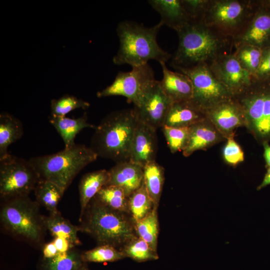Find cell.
Returning <instances> with one entry per match:
<instances>
[{
	"mask_svg": "<svg viewBox=\"0 0 270 270\" xmlns=\"http://www.w3.org/2000/svg\"><path fill=\"white\" fill-rule=\"evenodd\" d=\"M176 32L178 45L171 60L176 70L202 64L209 65L226 54L229 46V36L202 22H190Z\"/></svg>",
	"mask_w": 270,
	"mask_h": 270,
	"instance_id": "1",
	"label": "cell"
},
{
	"mask_svg": "<svg viewBox=\"0 0 270 270\" xmlns=\"http://www.w3.org/2000/svg\"><path fill=\"white\" fill-rule=\"evenodd\" d=\"M164 25L160 21L152 27L128 20L120 22L116 32L120 47L112 58L116 65L128 64L132 68L148 64L150 60L166 62L171 55L156 40L157 34Z\"/></svg>",
	"mask_w": 270,
	"mask_h": 270,
	"instance_id": "2",
	"label": "cell"
},
{
	"mask_svg": "<svg viewBox=\"0 0 270 270\" xmlns=\"http://www.w3.org/2000/svg\"><path fill=\"white\" fill-rule=\"evenodd\" d=\"M138 122L134 108L112 112L96 126L90 148L98 156L116 163L129 160Z\"/></svg>",
	"mask_w": 270,
	"mask_h": 270,
	"instance_id": "3",
	"label": "cell"
},
{
	"mask_svg": "<svg viewBox=\"0 0 270 270\" xmlns=\"http://www.w3.org/2000/svg\"><path fill=\"white\" fill-rule=\"evenodd\" d=\"M80 231L90 235L98 245L108 244L119 250L138 236L134 222L128 213L112 210L92 198L80 220Z\"/></svg>",
	"mask_w": 270,
	"mask_h": 270,
	"instance_id": "4",
	"label": "cell"
},
{
	"mask_svg": "<svg viewBox=\"0 0 270 270\" xmlns=\"http://www.w3.org/2000/svg\"><path fill=\"white\" fill-rule=\"evenodd\" d=\"M98 157L90 147L76 144L56 153L33 157L28 160L40 180L52 182L66 190L80 170Z\"/></svg>",
	"mask_w": 270,
	"mask_h": 270,
	"instance_id": "5",
	"label": "cell"
},
{
	"mask_svg": "<svg viewBox=\"0 0 270 270\" xmlns=\"http://www.w3.org/2000/svg\"><path fill=\"white\" fill-rule=\"evenodd\" d=\"M38 206L28 196L6 199L0 212L2 226L14 236L32 242H40L46 228Z\"/></svg>",
	"mask_w": 270,
	"mask_h": 270,
	"instance_id": "6",
	"label": "cell"
},
{
	"mask_svg": "<svg viewBox=\"0 0 270 270\" xmlns=\"http://www.w3.org/2000/svg\"><path fill=\"white\" fill-rule=\"evenodd\" d=\"M250 11L248 1H208L201 22L234 38L248 23Z\"/></svg>",
	"mask_w": 270,
	"mask_h": 270,
	"instance_id": "7",
	"label": "cell"
},
{
	"mask_svg": "<svg viewBox=\"0 0 270 270\" xmlns=\"http://www.w3.org/2000/svg\"><path fill=\"white\" fill-rule=\"evenodd\" d=\"M154 72L148 64L119 72L111 84L98 92V98L120 96L134 107L139 106L156 84Z\"/></svg>",
	"mask_w": 270,
	"mask_h": 270,
	"instance_id": "8",
	"label": "cell"
},
{
	"mask_svg": "<svg viewBox=\"0 0 270 270\" xmlns=\"http://www.w3.org/2000/svg\"><path fill=\"white\" fill-rule=\"evenodd\" d=\"M40 180L28 160L10 154L0 159V195L2 198L28 196Z\"/></svg>",
	"mask_w": 270,
	"mask_h": 270,
	"instance_id": "9",
	"label": "cell"
},
{
	"mask_svg": "<svg viewBox=\"0 0 270 270\" xmlns=\"http://www.w3.org/2000/svg\"><path fill=\"white\" fill-rule=\"evenodd\" d=\"M233 98L240 106L248 128L260 138H270V88H257L252 82Z\"/></svg>",
	"mask_w": 270,
	"mask_h": 270,
	"instance_id": "10",
	"label": "cell"
},
{
	"mask_svg": "<svg viewBox=\"0 0 270 270\" xmlns=\"http://www.w3.org/2000/svg\"><path fill=\"white\" fill-rule=\"evenodd\" d=\"M176 70L187 76L193 86L192 100L204 111L232 98L227 88L216 78L206 64Z\"/></svg>",
	"mask_w": 270,
	"mask_h": 270,
	"instance_id": "11",
	"label": "cell"
},
{
	"mask_svg": "<svg viewBox=\"0 0 270 270\" xmlns=\"http://www.w3.org/2000/svg\"><path fill=\"white\" fill-rule=\"evenodd\" d=\"M208 66L232 97L244 90L256 79L242 66L234 54H224Z\"/></svg>",
	"mask_w": 270,
	"mask_h": 270,
	"instance_id": "12",
	"label": "cell"
},
{
	"mask_svg": "<svg viewBox=\"0 0 270 270\" xmlns=\"http://www.w3.org/2000/svg\"><path fill=\"white\" fill-rule=\"evenodd\" d=\"M172 102L157 80L141 104L134 108L140 121L156 130L164 126Z\"/></svg>",
	"mask_w": 270,
	"mask_h": 270,
	"instance_id": "13",
	"label": "cell"
},
{
	"mask_svg": "<svg viewBox=\"0 0 270 270\" xmlns=\"http://www.w3.org/2000/svg\"><path fill=\"white\" fill-rule=\"evenodd\" d=\"M206 116L224 136L232 137L236 128L244 123L242 110L232 98L205 110Z\"/></svg>",
	"mask_w": 270,
	"mask_h": 270,
	"instance_id": "14",
	"label": "cell"
},
{
	"mask_svg": "<svg viewBox=\"0 0 270 270\" xmlns=\"http://www.w3.org/2000/svg\"><path fill=\"white\" fill-rule=\"evenodd\" d=\"M157 150L156 130L138 120L132 138L129 160L144 166L156 160Z\"/></svg>",
	"mask_w": 270,
	"mask_h": 270,
	"instance_id": "15",
	"label": "cell"
},
{
	"mask_svg": "<svg viewBox=\"0 0 270 270\" xmlns=\"http://www.w3.org/2000/svg\"><path fill=\"white\" fill-rule=\"evenodd\" d=\"M108 172V184L122 188L128 197L143 182L144 166L130 160L116 162Z\"/></svg>",
	"mask_w": 270,
	"mask_h": 270,
	"instance_id": "16",
	"label": "cell"
},
{
	"mask_svg": "<svg viewBox=\"0 0 270 270\" xmlns=\"http://www.w3.org/2000/svg\"><path fill=\"white\" fill-rule=\"evenodd\" d=\"M160 64L162 70V78L160 83L167 96L173 102L192 100L193 86L189 78L179 72L170 70L164 62Z\"/></svg>",
	"mask_w": 270,
	"mask_h": 270,
	"instance_id": "17",
	"label": "cell"
},
{
	"mask_svg": "<svg viewBox=\"0 0 270 270\" xmlns=\"http://www.w3.org/2000/svg\"><path fill=\"white\" fill-rule=\"evenodd\" d=\"M270 36V14L259 12L234 38V42L236 48L241 45L250 44L261 48Z\"/></svg>",
	"mask_w": 270,
	"mask_h": 270,
	"instance_id": "18",
	"label": "cell"
},
{
	"mask_svg": "<svg viewBox=\"0 0 270 270\" xmlns=\"http://www.w3.org/2000/svg\"><path fill=\"white\" fill-rule=\"evenodd\" d=\"M206 118V112L192 100L172 104L164 124L170 126H190Z\"/></svg>",
	"mask_w": 270,
	"mask_h": 270,
	"instance_id": "19",
	"label": "cell"
},
{
	"mask_svg": "<svg viewBox=\"0 0 270 270\" xmlns=\"http://www.w3.org/2000/svg\"><path fill=\"white\" fill-rule=\"evenodd\" d=\"M148 2L160 14V22L176 32L190 22L182 0H150Z\"/></svg>",
	"mask_w": 270,
	"mask_h": 270,
	"instance_id": "20",
	"label": "cell"
},
{
	"mask_svg": "<svg viewBox=\"0 0 270 270\" xmlns=\"http://www.w3.org/2000/svg\"><path fill=\"white\" fill-rule=\"evenodd\" d=\"M110 173L106 170H100L84 174L82 178L79 186L80 213L79 220L92 198L104 186L108 184Z\"/></svg>",
	"mask_w": 270,
	"mask_h": 270,
	"instance_id": "21",
	"label": "cell"
},
{
	"mask_svg": "<svg viewBox=\"0 0 270 270\" xmlns=\"http://www.w3.org/2000/svg\"><path fill=\"white\" fill-rule=\"evenodd\" d=\"M219 135L216 129L206 124V120L191 126L186 146L182 150L185 156H188L199 150H204L216 143Z\"/></svg>",
	"mask_w": 270,
	"mask_h": 270,
	"instance_id": "22",
	"label": "cell"
},
{
	"mask_svg": "<svg viewBox=\"0 0 270 270\" xmlns=\"http://www.w3.org/2000/svg\"><path fill=\"white\" fill-rule=\"evenodd\" d=\"M50 122L61 136L65 148H71L76 144V136L83 129L96 128L88 122L86 113L77 118L51 116Z\"/></svg>",
	"mask_w": 270,
	"mask_h": 270,
	"instance_id": "23",
	"label": "cell"
},
{
	"mask_svg": "<svg viewBox=\"0 0 270 270\" xmlns=\"http://www.w3.org/2000/svg\"><path fill=\"white\" fill-rule=\"evenodd\" d=\"M24 128L21 121L7 112L0 114V159L9 154L8 148L22 138Z\"/></svg>",
	"mask_w": 270,
	"mask_h": 270,
	"instance_id": "24",
	"label": "cell"
},
{
	"mask_svg": "<svg viewBox=\"0 0 270 270\" xmlns=\"http://www.w3.org/2000/svg\"><path fill=\"white\" fill-rule=\"evenodd\" d=\"M164 182V170L156 160L144 166L143 182L154 207L158 208Z\"/></svg>",
	"mask_w": 270,
	"mask_h": 270,
	"instance_id": "25",
	"label": "cell"
},
{
	"mask_svg": "<svg viewBox=\"0 0 270 270\" xmlns=\"http://www.w3.org/2000/svg\"><path fill=\"white\" fill-rule=\"evenodd\" d=\"M86 264L82 259V252L73 248L52 258H42L40 270H82Z\"/></svg>",
	"mask_w": 270,
	"mask_h": 270,
	"instance_id": "26",
	"label": "cell"
},
{
	"mask_svg": "<svg viewBox=\"0 0 270 270\" xmlns=\"http://www.w3.org/2000/svg\"><path fill=\"white\" fill-rule=\"evenodd\" d=\"M44 221L46 229L54 238H65L74 246L81 244L78 235V232L80 231V226L73 225L59 212L44 217Z\"/></svg>",
	"mask_w": 270,
	"mask_h": 270,
	"instance_id": "27",
	"label": "cell"
},
{
	"mask_svg": "<svg viewBox=\"0 0 270 270\" xmlns=\"http://www.w3.org/2000/svg\"><path fill=\"white\" fill-rule=\"evenodd\" d=\"M36 201L54 214L58 212L57 207L64 190L47 180H40L34 190Z\"/></svg>",
	"mask_w": 270,
	"mask_h": 270,
	"instance_id": "28",
	"label": "cell"
},
{
	"mask_svg": "<svg viewBox=\"0 0 270 270\" xmlns=\"http://www.w3.org/2000/svg\"><path fill=\"white\" fill-rule=\"evenodd\" d=\"M93 198L110 208L130 214L128 197L124 190L118 186H105Z\"/></svg>",
	"mask_w": 270,
	"mask_h": 270,
	"instance_id": "29",
	"label": "cell"
},
{
	"mask_svg": "<svg viewBox=\"0 0 270 270\" xmlns=\"http://www.w3.org/2000/svg\"><path fill=\"white\" fill-rule=\"evenodd\" d=\"M158 208L154 207L145 217L134 222L136 235L147 242L156 251L159 234Z\"/></svg>",
	"mask_w": 270,
	"mask_h": 270,
	"instance_id": "30",
	"label": "cell"
},
{
	"mask_svg": "<svg viewBox=\"0 0 270 270\" xmlns=\"http://www.w3.org/2000/svg\"><path fill=\"white\" fill-rule=\"evenodd\" d=\"M120 250L126 258H129L138 262L159 258L158 251L154 250L147 242L138 236H136L128 241Z\"/></svg>",
	"mask_w": 270,
	"mask_h": 270,
	"instance_id": "31",
	"label": "cell"
},
{
	"mask_svg": "<svg viewBox=\"0 0 270 270\" xmlns=\"http://www.w3.org/2000/svg\"><path fill=\"white\" fill-rule=\"evenodd\" d=\"M128 204L130 214L134 222L144 218L152 210L154 204L144 182L128 196Z\"/></svg>",
	"mask_w": 270,
	"mask_h": 270,
	"instance_id": "32",
	"label": "cell"
},
{
	"mask_svg": "<svg viewBox=\"0 0 270 270\" xmlns=\"http://www.w3.org/2000/svg\"><path fill=\"white\" fill-rule=\"evenodd\" d=\"M82 258L86 262H114L126 258L120 250L108 244H100L82 252Z\"/></svg>",
	"mask_w": 270,
	"mask_h": 270,
	"instance_id": "33",
	"label": "cell"
},
{
	"mask_svg": "<svg viewBox=\"0 0 270 270\" xmlns=\"http://www.w3.org/2000/svg\"><path fill=\"white\" fill-rule=\"evenodd\" d=\"M90 104L77 97L65 94L62 96L53 99L50 102L51 116L64 117L70 112L78 108H88Z\"/></svg>",
	"mask_w": 270,
	"mask_h": 270,
	"instance_id": "34",
	"label": "cell"
},
{
	"mask_svg": "<svg viewBox=\"0 0 270 270\" xmlns=\"http://www.w3.org/2000/svg\"><path fill=\"white\" fill-rule=\"evenodd\" d=\"M236 48L234 54L236 58L242 66L254 77L260 62L262 50L250 44L241 45Z\"/></svg>",
	"mask_w": 270,
	"mask_h": 270,
	"instance_id": "35",
	"label": "cell"
},
{
	"mask_svg": "<svg viewBox=\"0 0 270 270\" xmlns=\"http://www.w3.org/2000/svg\"><path fill=\"white\" fill-rule=\"evenodd\" d=\"M162 128L171 152L174 153L184 149L188 140L191 126L176 127L164 125Z\"/></svg>",
	"mask_w": 270,
	"mask_h": 270,
	"instance_id": "36",
	"label": "cell"
},
{
	"mask_svg": "<svg viewBox=\"0 0 270 270\" xmlns=\"http://www.w3.org/2000/svg\"><path fill=\"white\" fill-rule=\"evenodd\" d=\"M225 161L229 164L234 166L244 160V154L240 145L232 137L228 138L223 150Z\"/></svg>",
	"mask_w": 270,
	"mask_h": 270,
	"instance_id": "37",
	"label": "cell"
},
{
	"mask_svg": "<svg viewBox=\"0 0 270 270\" xmlns=\"http://www.w3.org/2000/svg\"><path fill=\"white\" fill-rule=\"evenodd\" d=\"M209 0H182L190 22H201Z\"/></svg>",
	"mask_w": 270,
	"mask_h": 270,
	"instance_id": "38",
	"label": "cell"
},
{
	"mask_svg": "<svg viewBox=\"0 0 270 270\" xmlns=\"http://www.w3.org/2000/svg\"><path fill=\"white\" fill-rule=\"evenodd\" d=\"M270 74V48L262 51L260 62L255 75V78Z\"/></svg>",
	"mask_w": 270,
	"mask_h": 270,
	"instance_id": "39",
	"label": "cell"
},
{
	"mask_svg": "<svg viewBox=\"0 0 270 270\" xmlns=\"http://www.w3.org/2000/svg\"><path fill=\"white\" fill-rule=\"evenodd\" d=\"M52 242L59 253L68 252L74 246L68 240L64 238H54Z\"/></svg>",
	"mask_w": 270,
	"mask_h": 270,
	"instance_id": "40",
	"label": "cell"
},
{
	"mask_svg": "<svg viewBox=\"0 0 270 270\" xmlns=\"http://www.w3.org/2000/svg\"><path fill=\"white\" fill-rule=\"evenodd\" d=\"M59 252L52 241L44 244L42 248L44 258H50L56 256Z\"/></svg>",
	"mask_w": 270,
	"mask_h": 270,
	"instance_id": "41",
	"label": "cell"
},
{
	"mask_svg": "<svg viewBox=\"0 0 270 270\" xmlns=\"http://www.w3.org/2000/svg\"><path fill=\"white\" fill-rule=\"evenodd\" d=\"M264 158L268 166L270 167V146L266 142L264 144Z\"/></svg>",
	"mask_w": 270,
	"mask_h": 270,
	"instance_id": "42",
	"label": "cell"
},
{
	"mask_svg": "<svg viewBox=\"0 0 270 270\" xmlns=\"http://www.w3.org/2000/svg\"><path fill=\"white\" fill-rule=\"evenodd\" d=\"M269 184H270V167L268 168L262 182L258 187V190H260Z\"/></svg>",
	"mask_w": 270,
	"mask_h": 270,
	"instance_id": "43",
	"label": "cell"
},
{
	"mask_svg": "<svg viewBox=\"0 0 270 270\" xmlns=\"http://www.w3.org/2000/svg\"><path fill=\"white\" fill-rule=\"evenodd\" d=\"M82 270H90L88 266H87V264H86L84 267L82 269Z\"/></svg>",
	"mask_w": 270,
	"mask_h": 270,
	"instance_id": "44",
	"label": "cell"
}]
</instances>
